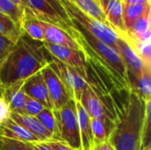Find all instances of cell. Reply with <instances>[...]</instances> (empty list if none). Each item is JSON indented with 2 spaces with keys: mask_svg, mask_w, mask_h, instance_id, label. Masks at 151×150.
<instances>
[{
  "mask_svg": "<svg viewBox=\"0 0 151 150\" xmlns=\"http://www.w3.org/2000/svg\"><path fill=\"white\" fill-rule=\"evenodd\" d=\"M93 150H115V149H114L113 146L110 143V141H105V142H103V143L95 145L94 149Z\"/></svg>",
  "mask_w": 151,
  "mask_h": 150,
  "instance_id": "836d02e7",
  "label": "cell"
},
{
  "mask_svg": "<svg viewBox=\"0 0 151 150\" xmlns=\"http://www.w3.org/2000/svg\"><path fill=\"white\" fill-rule=\"evenodd\" d=\"M122 0H113L108 5L104 14L109 26L118 34V36L127 38V31L122 16Z\"/></svg>",
  "mask_w": 151,
  "mask_h": 150,
  "instance_id": "e0dca14e",
  "label": "cell"
},
{
  "mask_svg": "<svg viewBox=\"0 0 151 150\" xmlns=\"http://www.w3.org/2000/svg\"><path fill=\"white\" fill-rule=\"evenodd\" d=\"M53 112L57 124L54 141H63L73 149L82 150L75 101H69L63 108Z\"/></svg>",
  "mask_w": 151,
  "mask_h": 150,
  "instance_id": "5b68a950",
  "label": "cell"
},
{
  "mask_svg": "<svg viewBox=\"0 0 151 150\" xmlns=\"http://www.w3.org/2000/svg\"><path fill=\"white\" fill-rule=\"evenodd\" d=\"M24 81H17L3 88L2 96L8 103L12 112L23 113V107L27 98L23 89Z\"/></svg>",
  "mask_w": 151,
  "mask_h": 150,
  "instance_id": "5bb4252c",
  "label": "cell"
},
{
  "mask_svg": "<svg viewBox=\"0 0 151 150\" xmlns=\"http://www.w3.org/2000/svg\"><path fill=\"white\" fill-rule=\"evenodd\" d=\"M117 46H118V52L127 66L131 87H132L134 81L142 74L144 69L150 67H146L144 65L141 58L138 57V55L134 50V49L132 48V46L129 44V42L126 38L119 36Z\"/></svg>",
  "mask_w": 151,
  "mask_h": 150,
  "instance_id": "30bf717a",
  "label": "cell"
},
{
  "mask_svg": "<svg viewBox=\"0 0 151 150\" xmlns=\"http://www.w3.org/2000/svg\"><path fill=\"white\" fill-rule=\"evenodd\" d=\"M75 105H76L79 128H80L81 149L82 150H93L95 147V143L92 134L90 118L86 112V111L84 110V108L81 106L80 102L75 101Z\"/></svg>",
  "mask_w": 151,
  "mask_h": 150,
  "instance_id": "2e32d148",
  "label": "cell"
},
{
  "mask_svg": "<svg viewBox=\"0 0 151 150\" xmlns=\"http://www.w3.org/2000/svg\"><path fill=\"white\" fill-rule=\"evenodd\" d=\"M13 45H14L13 42L0 36V65L8 56Z\"/></svg>",
  "mask_w": 151,
  "mask_h": 150,
  "instance_id": "f546056e",
  "label": "cell"
},
{
  "mask_svg": "<svg viewBox=\"0 0 151 150\" xmlns=\"http://www.w3.org/2000/svg\"><path fill=\"white\" fill-rule=\"evenodd\" d=\"M43 44L49 53L54 58L74 69L87 81L88 86L90 85L89 75L84 59V55L81 50L70 49L64 46L54 45L46 42H43Z\"/></svg>",
  "mask_w": 151,
  "mask_h": 150,
  "instance_id": "8992f818",
  "label": "cell"
},
{
  "mask_svg": "<svg viewBox=\"0 0 151 150\" xmlns=\"http://www.w3.org/2000/svg\"><path fill=\"white\" fill-rule=\"evenodd\" d=\"M49 65L58 75L61 81L66 88L73 100L79 102L83 90L88 86L87 81L73 68L65 64L52 58Z\"/></svg>",
  "mask_w": 151,
  "mask_h": 150,
  "instance_id": "52a82bcc",
  "label": "cell"
},
{
  "mask_svg": "<svg viewBox=\"0 0 151 150\" xmlns=\"http://www.w3.org/2000/svg\"><path fill=\"white\" fill-rule=\"evenodd\" d=\"M11 113L12 111L8 103L3 96H0V125L10 118Z\"/></svg>",
  "mask_w": 151,
  "mask_h": 150,
  "instance_id": "4dcf8cb0",
  "label": "cell"
},
{
  "mask_svg": "<svg viewBox=\"0 0 151 150\" xmlns=\"http://www.w3.org/2000/svg\"><path fill=\"white\" fill-rule=\"evenodd\" d=\"M130 44V43H129ZM146 67L151 68V42L130 44Z\"/></svg>",
  "mask_w": 151,
  "mask_h": 150,
  "instance_id": "4316f807",
  "label": "cell"
},
{
  "mask_svg": "<svg viewBox=\"0 0 151 150\" xmlns=\"http://www.w3.org/2000/svg\"><path fill=\"white\" fill-rule=\"evenodd\" d=\"M22 27L17 25L7 16L0 13V36L15 43L21 34Z\"/></svg>",
  "mask_w": 151,
  "mask_h": 150,
  "instance_id": "ffe728a7",
  "label": "cell"
},
{
  "mask_svg": "<svg viewBox=\"0 0 151 150\" xmlns=\"http://www.w3.org/2000/svg\"><path fill=\"white\" fill-rule=\"evenodd\" d=\"M27 2L25 16L56 26L70 35L72 22L58 0H27Z\"/></svg>",
  "mask_w": 151,
  "mask_h": 150,
  "instance_id": "277c9868",
  "label": "cell"
},
{
  "mask_svg": "<svg viewBox=\"0 0 151 150\" xmlns=\"http://www.w3.org/2000/svg\"><path fill=\"white\" fill-rule=\"evenodd\" d=\"M0 138L16 140L28 143L40 141L35 135L12 120L11 118L0 125Z\"/></svg>",
  "mask_w": 151,
  "mask_h": 150,
  "instance_id": "ac0fdd59",
  "label": "cell"
},
{
  "mask_svg": "<svg viewBox=\"0 0 151 150\" xmlns=\"http://www.w3.org/2000/svg\"><path fill=\"white\" fill-rule=\"evenodd\" d=\"M138 95L144 101L151 100V68H145L142 74L132 85Z\"/></svg>",
  "mask_w": 151,
  "mask_h": 150,
  "instance_id": "603a6c76",
  "label": "cell"
},
{
  "mask_svg": "<svg viewBox=\"0 0 151 150\" xmlns=\"http://www.w3.org/2000/svg\"><path fill=\"white\" fill-rule=\"evenodd\" d=\"M141 150H151V143L150 144H148L147 146H145V147H142Z\"/></svg>",
  "mask_w": 151,
  "mask_h": 150,
  "instance_id": "74e56055",
  "label": "cell"
},
{
  "mask_svg": "<svg viewBox=\"0 0 151 150\" xmlns=\"http://www.w3.org/2000/svg\"><path fill=\"white\" fill-rule=\"evenodd\" d=\"M125 4H150V0H122Z\"/></svg>",
  "mask_w": 151,
  "mask_h": 150,
  "instance_id": "e575fe53",
  "label": "cell"
},
{
  "mask_svg": "<svg viewBox=\"0 0 151 150\" xmlns=\"http://www.w3.org/2000/svg\"><path fill=\"white\" fill-rule=\"evenodd\" d=\"M71 21L81 25L95 37L118 51V34L108 26L92 18L70 0H58Z\"/></svg>",
  "mask_w": 151,
  "mask_h": 150,
  "instance_id": "3957f363",
  "label": "cell"
},
{
  "mask_svg": "<svg viewBox=\"0 0 151 150\" xmlns=\"http://www.w3.org/2000/svg\"><path fill=\"white\" fill-rule=\"evenodd\" d=\"M36 118L41 122V124L48 130L50 131L53 136L54 140L56 138L57 133V124H56V118L53 112V110H50L47 108H44L37 116Z\"/></svg>",
  "mask_w": 151,
  "mask_h": 150,
  "instance_id": "484cf974",
  "label": "cell"
},
{
  "mask_svg": "<svg viewBox=\"0 0 151 150\" xmlns=\"http://www.w3.org/2000/svg\"><path fill=\"white\" fill-rule=\"evenodd\" d=\"M47 144L51 148L52 150H74L72 148H70L68 145H66L65 142L60 141H46Z\"/></svg>",
  "mask_w": 151,
  "mask_h": 150,
  "instance_id": "1f68e13d",
  "label": "cell"
},
{
  "mask_svg": "<svg viewBox=\"0 0 151 150\" xmlns=\"http://www.w3.org/2000/svg\"><path fill=\"white\" fill-rule=\"evenodd\" d=\"M96 1H97V3L99 4L100 7L102 8L103 11H104V12H105V11H106V9H107L108 5H109V4H110L113 0H96Z\"/></svg>",
  "mask_w": 151,
  "mask_h": 150,
  "instance_id": "d590c367",
  "label": "cell"
},
{
  "mask_svg": "<svg viewBox=\"0 0 151 150\" xmlns=\"http://www.w3.org/2000/svg\"><path fill=\"white\" fill-rule=\"evenodd\" d=\"M42 27L44 29V42L80 50L77 42L65 31L45 22H42Z\"/></svg>",
  "mask_w": 151,
  "mask_h": 150,
  "instance_id": "9a60e30c",
  "label": "cell"
},
{
  "mask_svg": "<svg viewBox=\"0 0 151 150\" xmlns=\"http://www.w3.org/2000/svg\"><path fill=\"white\" fill-rule=\"evenodd\" d=\"M21 27L30 38L44 42V29L42 21L29 16H25Z\"/></svg>",
  "mask_w": 151,
  "mask_h": 150,
  "instance_id": "cb8c5ba5",
  "label": "cell"
},
{
  "mask_svg": "<svg viewBox=\"0 0 151 150\" xmlns=\"http://www.w3.org/2000/svg\"><path fill=\"white\" fill-rule=\"evenodd\" d=\"M14 3H16L17 4L20 5L21 7L24 8V10H26L27 8V0H12Z\"/></svg>",
  "mask_w": 151,
  "mask_h": 150,
  "instance_id": "8d00e7d4",
  "label": "cell"
},
{
  "mask_svg": "<svg viewBox=\"0 0 151 150\" xmlns=\"http://www.w3.org/2000/svg\"><path fill=\"white\" fill-rule=\"evenodd\" d=\"M41 72L46 83L53 111L60 110L69 101L73 100L58 75L49 65L43 67L41 70Z\"/></svg>",
  "mask_w": 151,
  "mask_h": 150,
  "instance_id": "ba28073f",
  "label": "cell"
},
{
  "mask_svg": "<svg viewBox=\"0 0 151 150\" xmlns=\"http://www.w3.org/2000/svg\"><path fill=\"white\" fill-rule=\"evenodd\" d=\"M0 150H33L30 143L0 138Z\"/></svg>",
  "mask_w": 151,
  "mask_h": 150,
  "instance_id": "83f0119b",
  "label": "cell"
},
{
  "mask_svg": "<svg viewBox=\"0 0 151 150\" xmlns=\"http://www.w3.org/2000/svg\"><path fill=\"white\" fill-rule=\"evenodd\" d=\"M3 88H4L0 85V96H2V95H3Z\"/></svg>",
  "mask_w": 151,
  "mask_h": 150,
  "instance_id": "f35d334b",
  "label": "cell"
},
{
  "mask_svg": "<svg viewBox=\"0 0 151 150\" xmlns=\"http://www.w3.org/2000/svg\"><path fill=\"white\" fill-rule=\"evenodd\" d=\"M79 102L91 119H100L106 124L114 126V117L110 113L92 88L88 86L83 90Z\"/></svg>",
  "mask_w": 151,
  "mask_h": 150,
  "instance_id": "9c48e42d",
  "label": "cell"
},
{
  "mask_svg": "<svg viewBox=\"0 0 151 150\" xmlns=\"http://www.w3.org/2000/svg\"><path fill=\"white\" fill-rule=\"evenodd\" d=\"M149 9H150V4H125L122 6V16L126 31L129 30L133 24L143 15Z\"/></svg>",
  "mask_w": 151,
  "mask_h": 150,
  "instance_id": "d6986e66",
  "label": "cell"
},
{
  "mask_svg": "<svg viewBox=\"0 0 151 150\" xmlns=\"http://www.w3.org/2000/svg\"><path fill=\"white\" fill-rule=\"evenodd\" d=\"M0 13L10 18L17 25L22 26L25 18V10L12 0H0Z\"/></svg>",
  "mask_w": 151,
  "mask_h": 150,
  "instance_id": "44dd1931",
  "label": "cell"
},
{
  "mask_svg": "<svg viewBox=\"0 0 151 150\" xmlns=\"http://www.w3.org/2000/svg\"><path fill=\"white\" fill-rule=\"evenodd\" d=\"M127 42L130 44L135 42H149L151 40L150 9L142 15L127 31Z\"/></svg>",
  "mask_w": 151,
  "mask_h": 150,
  "instance_id": "4fadbf2b",
  "label": "cell"
},
{
  "mask_svg": "<svg viewBox=\"0 0 151 150\" xmlns=\"http://www.w3.org/2000/svg\"><path fill=\"white\" fill-rule=\"evenodd\" d=\"M70 1L73 2L75 5H77L80 9H81L83 11H85L92 18L110 27L109 23L106 20L105 14L96 0H70Z\"/></svg>",
  "mask_w": 151,
  "mask_h": 150,
  "instance_id": "7402d4cb",
  "label": "cell"
},
{
  "mask_svg": "<svg viewBox=\"0 0 151 150\" xmlns=\"http://www.w3.org/2000/svg\"><path fill=\"white\" fill-rule=\"evenodd\" d=\"M23 89L27 96L37 101L44 108L52 110L46 83L41 71L33 74L24 81Z\"/></svg>",
  "mask_w": 151,
  "mask_h": 150,
  "instance_id": "8fae6325",
  "label": "cell"
},
{
  "mask_svg": "<svg viewBox=\"0 0 151 150\" xmlns=\"http://www.w3.org/2000/svg\"><path fill=\"white\" fill-rule=\"evenodd\" d=\"M146 103L131 89L127 93L126 101L116 104V119L109 141L115 150H141L145 118Z\"/></svg>",
  "mask_w": 151,
  "mask_h": 150,
  "instance_id": "7a4b0ae2",
  "label": "cell"
},
{
  "mask_svg": "<svg viewBox=\"0 0 151 150\" xmlns=\"http://www.w3.org/2000/svg\"><path fill=\"white\" fill-rule=\"evenodd\" d=\"M33 150H52L46 141H36L30 143Z\"/></svg>",
  "mask_w": 151,
  "mask_h": 150,
  "instance_id": "d6a6232c",
  "label": "cell"
},
{
  "mask_svg": "<svg viewBox=\"0 0 151 150\" xmlns=\"http://www.w3.org/2000/svg\"><path fill=\"white\" fill-rule=\"evenodd\" d=\"M44 109V107L38 103L37 101L27 96L25 103H24V107H23V113L27 114V115H30L33 117H36L42 110Z\"/></svg>",
  "mask_w": 151,
  "mask_h": 150,
  "instance_id": "f1b7e54d",
  "label": "cell"
},
{
  "mask_svg": "<svg viewBox=\"0 0 151 150\" xmlns=\"http://www.w3.org/2000/svg\"><path fill=\"white\" fill-rule=\"evenodd\" d=\"M90 124H91V129H92V134H93L95 145L109 141L110 134L113 129L112 126H110L100 119H94V118L93 119L90 118Z\"/></svg>",
  "mask_w": 151,
  "mask_h": 150,
  "instance_id": "d4e9b609",
  "label": "cell"
},
{
  "mask_svg": "<svg viewBox=\"0 0 151 150\" xmlns=\"http://www.w3.org/2000/svg\"><path fill=\"white\" fill-rule=\"evenodd\" d=\"M52 58L43 42L30 38L23 31L0 65V85L4 88L26 80L48 65Z\"/></svg>",
  "mask_w": 151,
  "mask_h": 150,
  "instance_id": "6da1fadb",
  "label": "cell"
},
{
  "mask_svg": "<svg viewBox=\"0 0 151 150\" xmlns=\"http://www.w3.org/2000/svg\"><path fill=\"white\" fill-rule=\"evenodd\" d=\"M10 118L16 124L35 135L40 141H50L54 140L53 134L41 124L36 117L24 113L12 112Z\"/></svg>",
  "mask_w": 151,
  "mask_h": 150,
  "instance_id": "7c38bea8",
  "label": "cell"
}]
</instances>
